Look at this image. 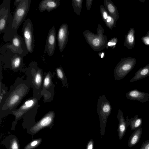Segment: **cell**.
<instances>
[{
  "label": "cell",
  "mask_w": 149,
  "mask_h": 149,
  "mask_svg": "<svg viewBox=\"0 0 149 149\" xmlns=\"http://www.w3.org/2000/svg\"><path fill=\"white\" fill-rule=\"evenodd\" d=\"M127 40L129 43H132L134 40L132 35L131 34H129L127 36Z\"/></svg>",
  "instance_id": "32"
},
{
  "label": "cell",
  "mask_w": 149,
  "mask_h": 149,
  "mask_svg": "<svg viewBox=\"0 0 149 149\" xmlns=\"http://www.w3.org/2000/svg\"><path fill=\"white\" fill-rule=\"evenodd\" d=\"M31 0H21L15 7L9 24L3 37L5 42H11L21 24L25 19L29 11Z\"/></svg>",
  "instance_id": "1"
},
{
  "label": "cell",
  "mask_w": 149,
  "mask_h": 149,
  "mask_svg": "<svg viewBox=\"0 0 149 149\" xmlns=\"http://www.w3.org/2000/svg\"><path fill=\"white\" fill-rule=\"evenodd\" d=\"M126 97L129 100L145 102L149 100V94L134 89L127 93Z\"/></svg>",
  "instance_id": "13"
},
{
  "label": "cell",
  "mask_w": 149,
  "mask_h": 149,
  "mask_svg": "<svg viewBox=\"0 0 149 149\" xmlns=\"http://www.w3.org/2000/svg\"><path fill=\"white\" fill-rule=\"evenodd\" d=\"M100 9L101 17L106 26L110 29L112 30L116 27V22L113 18L109 15L102 5L100 7Z\"/></svg>",
  "instance_id": "16"
},
{
  "label": "cell",
  "mask_w": 149,
  "mask_h": 149,
  "mask_svg": "<svg viewBox=\"0 0 149 149\" xmlns=\"http://www.w3.org/2000/svg\"><path fill=\"white\" fill-rule=\"evenodd\" d=\"M72 6L74 12L80 15L83 5L82 0H72Z\"/></svg>",
  "instance_id": "23"
},
{
  "label": "cell",
  "mask_w": 149,
  "mask_h": 149,
  "mask_svg": "<svg viewBox=\"0 0 149 149\" xmlns=\"http://www.w3.org/2000/svg\"><path fill=\"white\" fill-rule=\"evenodd\" d=\"M41 141L40 139L35 140L31 142L26 146L24 149H32L36 147Z\"/></svg>",
  "instance_id": "26"
},
{
  "label": "cell",
  "mask_w": 149,
  "mask_h": 149,
  "mask_svg": "<svg viewBox=\"0 0 149 149\" xmlns=\"http://www.w3.org/2000/svg\"><path fill=\"white\" fill-rule=\"evenodd\" d=\"M149 76V65L141 68L135 73L130 82L139 80Z\"/></svg>",
  "instance_id": "20"
},
{
  "label": "cell",
  "mask_w": 149,
  "mask_h": 149,
  "mask_svg": "<svg viewBox=\"0 0 149 149\" xmlns=\"http://www.w3.org/2000/svg\"><path fill=\"white\" fill-rule=\"evenodd\" d=\"M60 4V0H43L38 6V8L41 12L47 10L50 12L56 9Z\"/></svg>",
  "instance_id": "15"
},
{
  "label": "cell",
  "mask_w": 149,
  "mask_h": 149,
  "mask_svg": "<svg viewBox=\"0 0 149 149\" xmlns=\"http://www.w3.org/2000/svg\"><path fill=\"white\" fill-rule=\"evenodd\" d=\"M117 118L118 120V125L117 131L119 139L121 140L126 132L127 129L129 125V118L127 116L126 120L124 118L123 113L120 109L118 110Z\"/></svg>",
  "instance_id": "12"
},
{
  "label": "cell",
  "mask_w": 149,
  "mask_h": 149,
  "mask_svg": "<svg viewBox=\"0 0 149 149\" xmlns=\"http://www.w3.org/2000/svg\"><path fill=\"white\" fill-rule=\"evenodd\" d=\"M135 63L122 60L117 64L114 71L115 80H120L124 78L132 70Z\"/></svg>",
  "instance_id": "8"
},
{
  "label": "cell",
  "mask_w": 149,
  "mask_h": 149,
  "mask_svg": "<svg viewBox=\"0 0 149 149\" xmlns=\"http://www.w3.org/2000/svg\"><path fill=\"white\" fill-rule=\"evenodd\" d=\"M10 0H4L0 6V33H4L12 15L10 13Z\"/></svg>",
  "instance_id": "6"
},
{
  "label": "cell",
  "mask_w": 149,
  "mask_h": 149,
  "mask_svg": "<svg viewBox=\"0 0 149 149\" xmlns=\"http://www.w3.org/2000/svg\"><path fill=\"white\" fill-rule=\"evenodd\" d=\"M145 41L146 42V43L148 44H149V38H146V39H145Z\"/></svg>",
  "instance_id": "35"
},
{
  "label": "cell",
  "mask_w": 149,
  "mask_h": 149,
  "mask_svg": "<svg viewBox=\"0 0 149 149\" xmlns=\"http://www.w3.org/2000/svg\"><path fill=\"white\" fill-rule=\"evenodd\" d=\"M51 82V78L50 75L48 74L45 77L44 79V86L45 88L48 87L50 85Z\"/></svg>",
  "instance_id": "28"
},
{
  "label": "cell",
  "mask_w": 149,
  "mask_h": 149,
  "mask_svg": "<svg viewBox=\"0 0 149 149\" xmlns=\"http://www.w3.org/2000/svg\"><path fill=\"white\" fill-rule=\"evenodd\" d=\"M26 87L22 86L17 88L10 95L7 101V106L12 108L16 105L26 92Z\"/></svg>",
  "instance_id": "11"
},
{
  "label": "cell",
  "mask_w": 149,
  "mask_h": 149,
  "mask_svg": "<svg viewBox=\"0 0 149 149\" xmlns=\"http://www.w3.org/2000/svg\"><path fill=\"white\" fill-rule=\"evenodd\" d=\"M21 0H15L14 1V6L15 7H17L19 4Z\"/></svg>",
  "instance_id": "33"
},
{
  "label": "cell",
  "mask_w": 149,
  "mask_h": 149,
  "mask_svg": "<svg viewBox=\"0 0 149 149\" xmlns=\"http://www.w3.org/2000/svg\"><path fill=\"white\" fill-rule=\"evenodd\" d=\"M104 5L105 9L116 22L118 18V13L116 6L111 0H104Z\"/></svg>",
  "instance_id": "18"
},
{
  "label": "cell",
  "mask_w": 149,
  "mask_h": 149,
  "mask_svg": "<svg viewBox=\"0 0 149 149\" xmlns=\"http://www.w3.org/2000/svg\"><path fill=\"white\" fill-rule=\"evenodd\" d=\"M117 39L116 38H112L108 40L106 47V48L108 49L109 48H114L116 47L117 42Z\"/></svg>",
  "instance_id": "25"
},
{
  "label": "cell",
  "mask_w": 149,
  "mask_h": 149,
  "mask_svg": "<svg viewBox=\"0 0 149 149\" xmlns=\"http://www.w3.org/2000/svg\"><path fill=\"white\" fill-rule=\"evenodd\" d=\"M56 70L58 77L61 80L63 86L68 88L67 78L62 66L60 65L59 68H56Z\"/></svg>",
  "instance_id": "22"
},
{
  "label": "cell",
  "mask_w": 149,
  "mask_h": 149,
  "mask_svg": "<svg viewBox=\"0 0 149 149\" xmlns=\"http://www.w3.org/2000/svg\"><path fill=\"white\" fill-rule=\"evenodd\" d=\"M143 120L141 118L138 117V115H136L134 117L129 119V125L130 130L134 131L135 130L141 127L142 124Z\"/></svg>",
  "instance_id": "21"
},
{
  "label": "cell",
  "mask_w": 149,
  "mask_h": 149,
  "mask_svg": "<svg viewBox=\"0 0 149 149\" xmlns=\"http://www.w3.org/2000/svg\"><path fill=\"white\" fill-rule=\"evenodd\" d=\"M98 55L101 58H103L105 56V53L103 52H101L98 53Z\"/></svg>",
  "instance_id": "34"
},
{
  "label": "cell",
  "mask_w": 149,
  "mask_h": 149,
  "mask_svg": "<svg viewBox=\"0 0 149 149\" xmlns=\"http://www.w3.org/2000/svg\"><path fill=\"white\" fill-rule=\"evenodd\" d=\"M54 117L53 112L48 113L31 128V131L34 132H36L42 128L49 125L52 122Z\"/></svg>",
  "instance_id": "14"
},
{
  "label": "cell",
  "mask_w": 149,
  "mask_h": 149,
  "mask_svg": "<svg viewBox=\"0 0 149 149\" xmlns=\"http://www.w3.org/2000/svg\"><path fill=\"white\" fill-rule=\"evenodd\" d=\"M22 32L27 51L28 53L31 54L34 47L35 39L33 24L30 19H26L24 22Z\"/></svg>",
  "instance_id": "5"
},
{
  "label": "cell",
  "mask_w": 149,
  "mask_h": 149,
  "mask_svg": "<svg viewBox=\"0 0 149 149\" xmlns=\"http://www.w3.org/2000/svg\"><path fill=\"white\" fill-rule=\"evenodd\" d=\"M93 1V0H86V6L87 10H89L90 9L92 5Z\"/></svg>",
  "instance_id": "31"
},
{
  "label": "cell",
  "mask_w": 149,
  "mask_h": 149,
  "mask_svg": "<svg viewBox=\"0 0 149 149\" xmlns=\"http://www.w3.org/2000/svg\"><path fill=\"white\" fill-rule=\"evenodd\" d=\"M3 45L5 47L10 49L13 52L24 56L29 53L24 40L17 33L14 36L11 42Z\"/></svg>",
  "instance_id": "7"
},
{
  "label": "cell",
  "mask_w": 149,
  "mask_h": 149,
  "mask_svg": "<svg viewBox=\"0 0 149 149\" xmlns=\"http://www.w3.org/2000/svg\"><path fill=\"white\" fill-rule=\"evenodd\" d=\"M40 71L37 72L35 74L34 81L36 85L38 86L41 85L42 81V76Z\"/></svg>",
  "instance_id": "24"
},
{
  "label": "cell",
  "mask_w": 149,
  "mask_h": 149,
  "mask_svg": "<svg viewBox=\"0 0 149 149\" xmlns=\"http://www.w3.org/2000/svg\"><path fill=\"white\" fill-rule=\"evenodd\" d=\"M139 149H149V139L143 142Z\"/></svg>",
  "instance_id": "30"
},
{
  "label": "cell",
  "mask_w": 149,
  "mask_h": 149,
  "mask_svg": "<svg viewBox=\"0 0 149 149\" xmlns=\"http://www.w3.org/2000/svg\"><path fill=\"white\" fill-rule=\"evenodd\" d=\"M96 31L97 33L95 34L86 29L83 32V34L86 42L93 49L99 52L106 48L108 40L104 34V30L100 24H98Z\"/></svg>",
  "instance_id": "2"
},
{
  "label": "cell",
  "mask_w": 149,
  "mask_h": 149,
  "mask_svg": "<svg viewBox=\"0 0 149 149\" xmlns=\"http://www.w3.org/2000/svg\"><path fill=\"white\" fill-rule=\"evenodd\" d=\"M24 56L17 53H15L3 45L0 47L1 59L5 60L10 63L12 68L16 69L21 66L23 64V59Z\"/></svg>",
  "instance_id": "4"
},
{
  "label": "cell",
  "mask_w": 149,
  "mask_h": 149,
  "mask_svg": "<svg viewBox=\"0 0 149 149\" xmlns=\"http://www.w3.org/2000/svg\"><path fill=\"white\" fill-rule=\"evenodd\" d=\"M111 109L110 103L105 95L100 96L98 100L97 110L99 118L100 134L102 137L104 135L107 119L111 114Z\"/></svg>",
  "instance_id": "3"
},
{
  "label": "cell",
  "mask_w": 149,
  "mask_h": 149,
  "mask_svg": "<svg viewBox=\"0 0 149 149\" xmlns=\"http://www.w3.org/2000/svg\"><path fill=\"white\" fill-rule=\"evenodd\" d=\"M36 100L31 99L26 101L16 111L14 112L16 117L19 118L27 111L32 108L36 103Z\"/></svg>",
  "instance_id": "17"
},
{
  "label": "cell",
  "mask_w": 149,
  "mask_h": 149,
  "mask_svg": "<svg viewBox=\"0 0 149 149\" xmlns=\"http://www.w3.org/2000/svg\"><path fill=\"white\" fill-rule=\"evenodd\" d=\"M56 31L54 26L49 30L46 40L44 53L49 56H52L56 48Z\"/></svg>",
  "instance_id": "9"
},
{
  "label": "cell",
  "mask_w": 149,
  "mask_h": 149,
  "mask_svg": "<svg viewBox=\"0 0 149 149\" xmlns=\"http://www.w3.org/2000/svg\"><path fill=\"white\" fill-rule=\"evenodd\" d=\"M9 149H19L18 143L15 139H13L10 143Z\"/></svg>",
  "instance_id": "27"
},
{
  "label": "cell",
  "mask_w": 149,
  "mask_h": 149,
  "mask_svg": "<svg viewBox=\"0 0 149 149\" xmlns=\"http://www.w3.org/2000/svg\"><path fill=\"white\" fill-rule=\"evenodd\" d=\"M94 141L92 139L89 140L87 144L86 149H93L94 147Z\"/></svg>",
  "instance_id": "29"
},
{
  "label": "cell",
  "mask_w": 149,
  "mask_h": 149,
  "mask_svg": "<svg viewBox=\"0 0 149 149\" xmlns=\"http://www.w3.org/2000/svg\"><path fill=\"white\" fill-rule=\"evenodd\" d=\"M69 28L67 23H63L58 31L57 38L60 51L62 52L66 47L69 37Z\"/></svg>",
  "instance_id": "10"
},
{
  "label": "cell",
  "mask_w": 149,
  "mask_h": 149,
  "mask_svg": "<svg viewBox=\"0 0 149 149\" xmlns=\"http://www.w3.org/2000/svg\"><path fill=\"white\" fill-rule=\"evenodd\" d=\"M142 130L141 127L135 130L130 137L128 142V146L132 148L139 141L141 136Z\"/></svg>",
  "instance_id": "19"
}]
</instances>
